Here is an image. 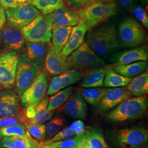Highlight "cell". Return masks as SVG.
Here are the masks:
<instances>
[{
  "label": "cell",
  "instance_id": "obj_1",
  "mask_svg": "<svg viewBox=\"0 0 148 148\" xmlns=\"http://www.w3.org/2000/svg\"><path fill=\"white\" fill-rule=\"evenodd\" d=\"M87 32L85 43L104 59L121 48L115 23L98 25L88 30Z\"/></svg>",
  "mask_w": 148,
  "mask_h": 148
},
{
  "label": "cell",
  "instance_id": "obj_2",
  "mask_svg": "<svg viewBox=\"0 0 148 148\" xmlns=\"http://www.w3.org/2000/svg\"><path fill=\"white\" fill-rule=\"evenodd\" d=\"M148 106L147 95L132 97L109 111L106 114L105 119L107 121L113 123H121L137 120L145 114Z\"/></svg>",
  "mask_w": 148,
  "mask_h": 148
},
{
  "label": "cell",
  "instance_id": "obj_3",
  "mask_svg": "<svg viewBox=\"0 0 148 148\" xmlns=\"http://www.w3.org/2000/svg\"><path fill=\"white\" fill-rule=\"evenodd\" d=\"M119 11L116 3H105L97 0L77 10L81 21L88 30L99 25L110 18L116 16Z\"/></svg>",
  "mask_w": 148,
  "mask_h": 148
},
{
  "label": "cell",
  "instance_id": "obj_4",
  "mask_svg": "<svg viewBox=\"0 0 148 148\" xmlns=\"http://www.w3.org/2000/svg\"><path fill=\"white\" fill-rule=\"evenodd\" d=\"M108 137L116 148H145L148 143L147 128L132 127L110 130Z\"/></svg>",
  "mask_w": 148,
  "mask_h": 148
},
{
  "label": "cell",
  "instance_id": "obj_5",
  "mask_svg": "<svg viewBox=\"0 0 148 148\" xmlns=\"http://www.w3.org/2000/svg\"><path fill=\"white\" fill-rule=\"evenodd\" d=\"M117 38L120 47H137L145 43L147 32L143 25L132 18L123 19L117 28Z\"/></svg>",
  "mask_w": 148,
  "mask_h": 148
},
{
  "label": "cell",
  "instance_id": "obj_6",
  "mask_svg": "<svg viewBox=\"0 0 148 148\" xmlns=\"http://www.w3.org/2000/svg\"><path fill=\"white\" fill-rule=\"evenodd\" d=\"M71 69L78 71H88L106 65L105 60L84 42L66 57Z\"/></svg>",
  "mask_w": 148,
  "mask_h": 148
},
{
  "label": "cell",
  "instance_id": "obj_7",
  "mask_svg": "<svg viewBox=\"0 0 148 148\" xmlns=\"http://www.w3.org/2000/svg\"><path fill=\"white\" fill-rule=\"evenodd\" d=\"M52 21L50 14H40L21 29L27 41L51 43Z\"/></svg>",
  "mask_w": 148,
  "mask_h": 148
},
{
  "label": "cell",
  "instance_id": "obj_8",
  "mask_svg": "<svg viewBox=\"0 0 148 148\" xmlns=\"http://www.w3.org/2000/svg\"><path fill=\"white\" fill-rule=\"evenodd\" d=\"M40 69L36 64L30 60L25 54L19 56L15 82L18 95L21 97L24 92L40 74Z\"/></svg>",
  "mask_w": 148,
  "mask_h": 148
},
{
  "label": "cell",
  "instance_id": "obj_9",
  "mask_svg": "<svg viewBox=\"0 0 148 148\" xmlns=\"http://www.w3.org/2000/svg\"><path fill=\"white\" fill-rule=\"evenodd\" d=\"M19 56L16 51L0 53V87L12 88L16 82V74Z\"/></svg>",
  "mask_w": 148,
  "mask_h": 148
},
{
  "label": "cell",
  "instance_id": "obj_10",
  "mask_svg": "<svg viewBox=\"0 0 148 148\" xmlns=\"http://www.w3.org/2000/svg\"><path fill=\"white\" fill-rule=\"evenodd\" d=\"M48 76L45 71H41L21 95L22 105L25 107L35 105L43 100L47 93Z\"/></svg>",
  "mask_w": 148,
  "mask_h": 148
},
{
  "label": "cell",
  "instance_id": "obj_11",
  "mask_svg": "<svg viewBox=\"0 0 148 148\" xmlns=\"http://www.w3.org/2000/svg\"><path fill=\"white\" fill-rule=\"evenodd\" d=\"M41 14V12L32 5H23L5 11L8 25L21 29Z\"/></svg>",
  "mask_w": 148,
  "mask_h": 148
},
{
  "label": "cell",
  "instance_id": "obj_12",
  "mask_svg": "<svg viewBox=\"0 0 148 148\" xmlns=\"http://www.w3.org/2000/svg\"><path fill=\"white\" fill-rule=\"evenodd\" d=\"M148 47L143 45L137 47L127 48L121 51H117L108 57V62L112 65H126L139 61H147Z\"/></svg>",
  "mask_w": 148,
  "mask_h": 148
},
{
  "label": "cell",
  "instance_id": "obj_13",
  "mask_svg": "<svg viewBox=\"0 0 148 148\" xmlns=\"http://www.w3.org/2000/svg\"><path fill=\"white\" fill-rule=\"evenodd\" d=\"M132 95L126 87L107 88L105 95L96 106L98 113L109 112Z\"/></svg>",
  "mask_w": 148,
  "mask_h": 148
},
{
  "label": "cell",
  "instance_id": "obj_14",
  "mask_svg": "<svg viewBox=\"0 0 148 148\" xmlns=\"http://www.w3.org/2000/svg\"><path fill=\"white\" fill-rule=\"evenodd\" d=\"M82 77V73L75 69H70L54 76L48 86L47 95H52L60 90L74 85Z\"/></svg>",
  "mask_w": 148,
  "mask_h": 148
},
{
  "label": "cell",
  "instance_id": "obj_15",
  "mask_svg": "<svg viewBox=\"0 0 148 148\" xmlns=\"http://www.w3.org/2000/svg\"><path fill=\"white\" fill-rule=\"evenodd\" d=\"M21 29L7 25L0 31V41L5 46L14 51L21 50L25 43Z\"/></svg>",
  "mask_w": 148,
  "mask_h": 148
},
{
  "label": "cell",
  "instance_id": "obj_16",
  "mask_svg": "<svg viewBox=\"0 0 148 148\" xmlns=\"http://www.w3.org/2000/svg\"><path fill=\"white\" fill-rule=\"evenodd\" d=\"M20 109L18 94L11 90L0 92V117L16 116Z\"/></svg>",
  "mask_w": 148,
  "mask_h": 148
},
{
  "label": "cell",
  "instance_id": "obj_17",
  "mask_svg": "<svg viewBox=\"0 0 148 148\" xmlns=\"http://www.w3.org/2000/svg\"><path fill=\"white\" fill-rule=\"evenodd\" d=\"M52 27H74L81 21L77 10L70 7H64L50 13Z\"/></svg>",
  "mask_w": 148,
  "mask_h": 148
},
{
  "label": "cell",
  "instance_id": "obj_18",
  "mask_svg": "<svg viewBox=\"0 0 148 148\" xmlns=\"http://www.w3.org/2000/svg\"><path fill=\"white\" fill-rule=\"evenodd\" d=\"M25 54L32 62L36 64L40 68L45 66V59L50 48V43L41 42L27 41L25 43Z\"/></svg>",
  "mask_w": 148,
  "mask_h": 148
},
{
  "label": "cell",
  "instance_id": "obj_19",
  "mask_svg": "<svg viewBox=\"0 0 148 148\" xmlns=\"http://www.w3.org/2000/svg\"><path fill=\"white\" fill-rule=\"evenodd\" d=\"M88 27L84 23L80 21L72 29L68 41L60 54L67 57L75 50L85 42V35Z\"/></svg>",
  "mask_w": 148,
  "mask_h": 148
},
{
  "label": "cell",
  "instance_id": "obj_20",
  "mask_svg": "<svg viewBox=\"0 0 148 148\" xmlns=\"http://www.w3.org/2000/svg\"><path fill=\"white\" fill-rule=\"evenodd\" d=\"M65 112L76 119L85 120L87 115V105L79 94L71 96L64 106Z\"/></svg>",
  "mask_w": 148,
  "mask_h": 148
},
{
  "label": "cell",
  "instance_id": "obj_21",
  "mask_svg": "<svg viewBox=\"0 0 148 148\" xmlns=\"http://www.w3.org/2000/svg\"><path fill=\"white\" fill-rule=\"evenodd\" d=\"M45 66L48 73L52 76L57 75L65 70L71 69L66 57L60 53L56 54L49 51L45 59Z\"/></svg>",
  "mask_w": 148,
  "mask_h": 148
},
{
  "label": "cell",
  "instance_id": "obj_22",
  "mask_svg": "<svg viewBox=\"0 0 148 148\" xmlns=\"http://www.w3.org/2000/svg\"><path fill=\"white\" fill-rule=\"evenodd\" d=\"M0 145L3 148H38L39 143L27 131L24 136L2 137Z\"/></svg>",
  "mask_w": 148,
  "mask_h": 148
},
{
  "label": "cell",
  "instance_id": "obj_23",
  "mask_svg": "<svg viewBox=\"0 0 148 148\" xmlns=\"http://www.w3.org/2000/svg\"><path fill=\"white\" fill-rule=\"evenodd\" d=\"M72 29L73 27H71L53 29L49 49L50 52L56 54L61 53L68 41Z\"/></svg>",
  "mask_w": 148,
  "mask_h": 148
},
{
  "label": "cell",
  "instance_id": "obj_24",
  "mask_svg": "<svg viewBox=\"0 0 148 148\" xmlns=\"http://www.w3.org/2000/svg\"><path fill=\"white\" fill-rule=\"evenodd\" d=\"M110 65L90 70L87 71L83 79L81 86L84 88H97L103 85L104 79Z\"/></svg>",
  "mask_w": 148,
  "mask_h": 148
},
{
  "label": "cell",
  "instance_id": "obj_25",
  "mask_svg": "<svg viewBox=\"0 0 148 148\" xmlns=\"http://www.w3.org/2000/svg\"><path fill=\"white\" fill-rule=\"evenodd\" d=\"M147 61H139L126 65H112V69L115 72L131 79L142 74L147 69Z\"/></svg>",
  "mask_w": 148,
  "mask_h": 148
},
{
  "label": "cell",
  "instance_id": "obj_26",
  "mask_svg": "<svg viewBox=\"0 0 148 148\" xmlns=\"http://www.w3.org/2000/svg\"><path fill=\"white\" fill-rule=\"evenodd\" d=\"M132 96L141 97L148 93V73L144 71L137 77L133 78L126 86Z\"/></svg>",
  "mask_w": 148,
  "mask_h": 148
},
{
  "label": "cell",
  "instance_id": "obj_27",
  "mask_svg": "<svg viewBox=\"0 0 148 148\" xmlns=\"http://www.w3.org/2000/svg\"><path fill=\"white\" fill-rule=\"evenodd\" d=\"M48 98L45 97L43 100L34 105L35 108L34 115L27 123H43L51 119L54 115V111L48 110Z\"/></svg>",
  "mask_w": 148,
  "mask_h": 148
},
{
  "label": "cell",
  "instance_id": "obj_28",
  "mask_svg": "<svg viewBox=\"0 0 148 148\" xmlns=\"http://www.w3.org/2000/svg\"><path fill=\"white\" fill-rule=\"evenodd\" d=\"M73 86L67 87L53 95L48 99L47 109L49 111H54L64 104L73 93Z\"/></svg>",
  "mask_w": 148,
  "mask_h": 148
},
{
  "label": "cell",
  "instance_id": "obj_29",
  "mask_svg": "<svg viewBox=\"0 0 148 148\" xmlns=\"http://www.w3.org/2000/svg\"><path fill=\"white\" fill-rule=\"evenodd\" d=\"M82 134L94 148H110L106 142L102 131L99 128H85Z\"/></svg>",
  "mask_w": 148,
  "mask_h": 148
},
{
  "label": "cell",
  "instance_id": "obj_30",
  "mask_svg": "<svg viewBox=\"0 0 148 148\" xmlns=\"http://www.w3.org/2000/svg\"><path fill=\"white\" fill-rule=\"evenodd\" d=\"M132 79L125 77L115 72L112 68V65L108 70L104 79L103 85L105 87L117 88L126 87Z\"/></svg>",
  "mask_w": 148,
  "mask_h": 148
},
{
  "label": "cell",
  "instance_id": "obj_31",
  "mask_svg": "<svg viewBox=\"0 0 148 148\" xmlns=\"http://www.w3.org/2000/svg\"><path fill=\"white\" fill-rule=\"evenodd\" d=\"M32 5L44 15L65 7L64 0H32Z\"/></svg>",
  "mask_w": 148,
  "mask_h": 148
},
{
  "label": "cell",
  "instance_id": "obj_32",
  "mask_svg": "<svg viewBox=\"0 0 148 148\" xmlns=\"http://www.w3.org/2000/svg\"><path fill=\"white\" fill-rule=\"evenodd\" d=\"M107 88H88L79 90V94L85 101L90 105L97 106L105 95Z\"/></svg>",
  "mask_w": 148,
  "mask_h": 148
},
{
  "label": "cell",
  "instance_id": "obj_33",
  "mask_svg": "<svg viewBox=\"0 0 148 148\" xmlns=\"http://www.w3.org/2000/svg\"><path fill=\"white\" fill-rule=\"evenodd\" d=\"M27 133L25 125L23 122L13 126L0 128V137L24 136Z\"/></svg>",
  "mask_w": 148,
  "mask_h": 148
},
{
  "label": "cell",
  "instance_id": "obj_34",
  "mask_svg": "<svg viewBox=\"0 0 148 148\" xmlns=\"http://www.w3.org/2000/svg\"><path fill=\"white\" fill-rule=\"evenodd\" d=\"M27 131L32 137L39 140H43L46 135V125L43 123H32L25 124Z\"/></svg>",
  "mask_w": 148,
  "mask_h": 148
},
{
  "label": "cell",
  "instance_id": "obj_35",
  "mask_svg": "<svg viewBox=\"0 0 148 148\" xmlns=\"http://www.w3.org/2000/svg\"><path fill=\"white\" fill-rule=\"evenodd\" d=\"M64 123V120L63 118L56 117L52 119L48 122L46 126V137L49 139L54 136L57 133L62 129Z\"/></svg>",
  "mask_w": 148,
  "mask_h": 148
},
{
  "label": "cell",
  "instance_id": "obj_36",
  "mask_svg": "<svg viewBox=\"0 0 148 148\" xmlns=\"http://www.w3.org/2000/svg\"><path fill=\"white\" fill-rule=\"evenodd\" d=\"M81 138V135H77L68 139L56 141L51 143H45L54 148H75L77 145Z\"/></svg>",
  "mask_w": 148,
  "mask_h": 148
},
{
  "label": "cell",
  "instance_id": "obj_37",
  "mask_svg": "<svg viewBox=\"0 0 148 148\" xmlns=\"http://www.w3.org/2000/svg\"><path fill=\"white\" fill-rule=\"evenodd\" d=\"M133 16L145 28L148 27V16L147 12L143 7L136 3L130 9Z\"/></svg>",
  "mask_w": 148,
  "mask_h": 148
},
{
  "label": "cell",
  "instance_id": "obj_38",
  "mask_svg": "<svg viewBox=\"0 0 148 148\" xmlns=\"http://www.w3.org/2000/svg\"><path fill=\"white\" fill-rule=\"evenodd\" d=\"M77 136L75 132L71 130L69 127H65L61 131H59L54 136L46 142H44L45 143H48L56 141H59V140H65L68 139L70 138L74 137L75 136Z\"/></svg>",
  "mask_w": 148,
  "mask_h": 148
},
{
  "label": "cell",
  "instance_id": "obj_39",
  "mask_svg": "<svg viewBox=\"0 0 148 148\" xmlns=\"http://www.w3.org/2000/svg\"><path fill=\"white\" fill-rule=\"evenodd\" d=\"M0 4L6 10L32 5V0H0Z\"/></svg>",
  "mask_w": 148,
  "mask_h": 148
},
{
  "label": "cell",
  "instance_id": "obj_40",
  "mask_svg": "<svg viewBox=\"0 0 148 148\" xmlns=\"http://www.w3.org/2000/svg\"><path fill=\"white\" fill-rule=\"evenodd\" d=\"M21 123H22L21 119L17 117H0V128L13 126Z\"/></svg>",
  "mask_w": 148,
  "mask_h": 148
},
{
  "label": "cell",
  "instance_id": "obj_41",
  "mask_svg": "<svg viewBox=\"0 0 148 148\" xmlns=\"http://www.w3.org/2000/svg\"><path fill=\"white\" fill-rule=\"evenodd\" d=\"M69 7L78 10L91 3L92 0H64Z\"/></svg>",
  "mask_w": 148,
  "mask_h": 148
},
{
  "label": "cell",
  "instance_id": "obj_42",
  "mask_svg": "<svg viewBox=\"0 0 148 148\" xmlns=\"http://www.w3.org/2000/svg\"><path fill=\"white\" fill-rule=\"evenodd\" d=\"M69 128L74 131L76 135L81 134L85 130L84 123L81 120H77L74 122L69 127Z\"/></svg>",
  "mask_w": 148,
  "mask_h": 148
},
{
  "label": "cell",
  "instance_id": "obj_43",
  "mask_svg": "<svg viewBox=\"0 0 148 148\" xmlns=\"http://www.w3.org/2000/svg\"><path fill=\"white\" fill-rule=\"evenodd\" d=\"M137 2V0H119L118 7L123 11L130 10L133 5H134Z\"/></svg>",
  "mask_w": 148,
  "mask_h": 148
},
{
  "label": "cell",
  "instance_id": "obj_44",
  "mask_svg": "<svg viewBox=\"0 0 148 148\" xmlns=\"http://www.w3.org/2000/svg\"><path fill=\"white\" fill-rule=\"evenodd\" d=\"M81 139L78 143L77 145L75 148H94L88 142V140L84 137L82 133L81 134Z\"/></svg>",
  "mask_w": 148,
  "mask_h": 148
},
{
  "label": "cell",
  "instance_id": "obj_45",
  "mask_svg": "<svg viewBox=\"0 0 148 148\" xmlns=\"http://www.w3.org/2000/svg\"><path fill=\"white\" fill-rule=\"evenodd\" d=\"M6 23V15L5 8L0 5V31L5 26Z\"/></svg>",
  "mask_w": 148,
  "mask_h": 148
},
{
  "label": "cell",
  "instance_id": "obj_46",
  "mask_svg": "<svg viewBox=\"0 0 148 148\" xmlns=\"http://www.w3.org/2000/svg\"><path fill=\"white\" fill-rule=\"evenodd\" d=\"M38 148H54L48 145L47 144H46L45 143L43 142H41V143H39V147Z\"/></svg>",
  "mask_w": 148,
  "mask_h": 148
},
{
  "label": "cell",
  "instance_id": "obj_47",
  "mask_svg": "<svg viewBox=\"0 0 148 148\" xmlns=\"http://www.w3.org/2000/svg\"><path fill=\"white\" fill-rule=\"evenodd\" d=\"M105 3H115L116 0H101Z\"/></svg>",
  "mask_w": 148,
  "mask_h": 148
},
{
  "label": "cell",
  "instance_id": "obj_48",
  "mask_svg": "<svg viewBox=\"0 0 148 148\" xmlns=\"http://www.w3.org/2000/svg\"><path fill=\"white\" fill-rule=\"evenodd\" d=\"M141 2L143 3L144 5H147L148 3V0H140Z\"/></svg>",
  "mask_w": 148,
  "mask_h": 148
},
{
  "label": "cell",
  "instance_id": "obj_49",
  "mask_svg": "<svg viewBox=\"0 0 148 148\" xmlns=\"http://www.w3.org/2000/svg\"><path fill=\"white\" fill-rule=\"evenodd\" d=\"M95 1H97V0H92V1H91V2H93Z\"/></svg>",
  "mask_w": 148,
  "mask_h": 148
},
{
  "label": "cell",
  "instance_id": "obj_50",
  "mask_svg": "<svg viewBox=\"0 0 148 148\" xmlns=\"http://www.w3.org/2000/svg\"><path fill=\"white\" fill-rule=\"evenodd\" d=\"M147 148V147H146V148Z\"/></svg>",
  "mask_w": 148,
  "mask_h": 148
}]
</instances>
